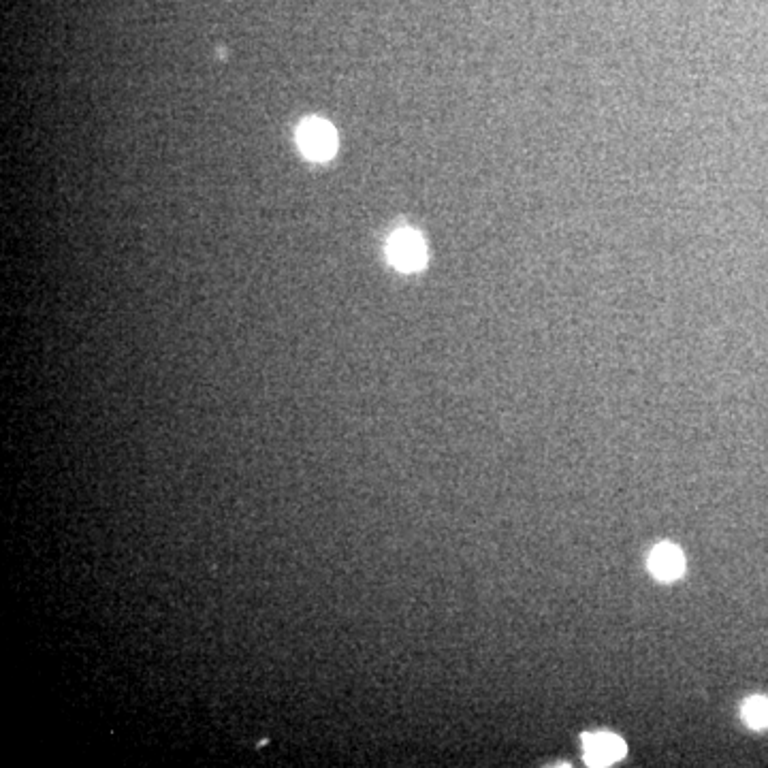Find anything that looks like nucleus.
I'll list each match as a JSON object with an SVG mask.
<instances>
[{
	"label": "nucleus",
	"instance_id": "nucleus-1",
	"mask_svg": "<svg viewBox=\"0 0 768 768\" xmlns=\"http://www.w3.org/2000/svg\"><path fill=\"white\" fill-rule=\"evenodd\" d=\"M387 252H389L391 263L402 271H419L425 267V261H427V250H425L423 237L419 233L408 231V229L397 231L389 239Z\"/></svg>",
	"mask_w": 768,
	"mask_h": 768
},
{
	"label": "nucleus",
	"instance_id": "nucleus-4",
	"mask_svg": "<svg viewBox=\"0 0 768 768\" xmlns=\"http://www.w3.org/2000/svg\"><path fill=\"white\" fill-rule=\"evenodd\" d=\"M647 566H649V572L655 576V579L670 583V581H677L683 576L685 557H683L681 549L675 547V544L662 542V544H658V547H653V551L649 553Z\"/></svg>",
	"mask_w": 768,
	"mask_h": 768
},
{
	"label": "nucleus",
	"instance_id": "nucleus-5",
	"mask_svg": "<svg viewBox=\"0 0 768 768\" xmlns=\"http://www.w3.org/2000/svg\"><path fill=\"white\" fill-rule=\"evenodd\" d=\"M743 719L749 728H768V698L751 696L743 702Z\"/></svg>",
	"mask_w": 768,
	"mask_h": 768
},
{
	"label": "nucleus",
	"instance_id": "nucleus-2",
	"mask_svg": "<svg viewBox=\"0 0 768 768\" xmlns=\"http://www.w3.org/2000/svg\"><path fill=\"white\" fill-rule=\"evenodd\" d=\"M297 137H299V146L303 154L314 160H327L335 154V148H338L335 131L325 120H316V118L306 120L301 124Z\"/></svg>",
	"mask_w": 768,
	"mask_h": 768
},
{
	"label": "nucleus",
	"instance_id": "nucleus-3",
	"mask_svg": "<svg viewBox=\"0 0 768 768\" xmlns=\"http://www.w3.org/2000/svg\"><path fill=\"white\" fill-rule=\"evenodd\" d=\"M583 751H585V762L589 766H608L626 756L628 747L617 734L594 732V734H583Z\"/></svg>",
	"mask_w": 768,
	"mask_h": 768
}]
</instances>
